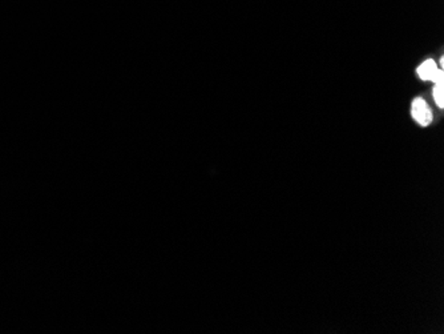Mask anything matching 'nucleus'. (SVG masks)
Listing matches in <instances>:
<instances>
[{
  "instance_id": "obj_1",
  "label": "nucleus",
  "mask_w": 444,
  "mask_h": 334,
  "mask_svg": "<svg viewBox=\"0 0 444 334\" xmlns=\"http://www.w3.org/2000/svg\"><path fill=\"white\" fill-rule=\"evenodd\" d=\"M411 113H412V117L415 119V122L426 127L428 124L431 123V119H433V115L431 111L427 105V103L423 100V99H415L412 101V108H411Z\"/></svg>"
},
{
  "instance_id": "obj_2",
  "label": "nucleus",
  "mask_w": 444,
  "mask_h": 334,
  "mask_svg": "<svg viewBox=\"0 0 444 334\" xmlns=\"http://www.w3.org/2000/svg\"><path fill=\"white\" fill-rule=\"evenodd\" d=\"M439 68L436 66V63L433 60H426L418 68V75L422 80H433V75L436 74Z\"/></svg>"
},
{
  "instance_id": "obj_3",
  "label": "nucleus",
  "mask_w": 444,
  "mask_h": 334,
  "mask_svg": "<svg viewBox=\"0 0 444 334\" xmlns=\"http://www.w3.org/2000/svg\"><path fill=\"white\" fill-rule=\"evenodd\" d=\"M433 99L439 105V108L444 107V83H436L433 87Z\"/></svg>"
}]
</instances>
